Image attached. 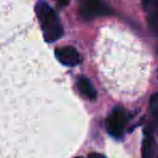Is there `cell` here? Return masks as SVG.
I'll use <instances>...</instances> for the list:
<instances>
[{"mask_svg": "<svg viewBox=\"0 0 158 158\" xmlns=\"http://www.w3.org/2000/svg\"><path fill=\"white\" fill-rule=\"evenodd\" d=\"M35 13L41 25L44 39L48 42H54L63 35V26L55 11L46 2L39 1L35 6Z\"/></svg>", "mask_w": 158, "mask_h": 158, "instance_id": "1", "label": "cell"}, {"mask_svg": "<svg viewBox=\"0 0 158 158\" xmlns=\"http://www.w3.org/2000/svg\"><path fill=\"white\" fill-rule=\"evenodd\" d=\"M127 125V114L122 108H115L112 110L106 118V130L112 137L119 138L124 132Z\"/></svg>", "mask_w": 158, "mask_h": 158, "instance_id": "2", "label": "cell"}, {"mask_svg": "<svg viewBox=\"0 0 158 158\" xmlns=\"http://www.w3.org/2000/svg\"><path fill=\"white\" fill-rule=\"evenodd\" d=\"M80 11L87 19L111 13V9L101 0H80Z\"/></svg>", "mask_w": 158, "mask_h": 158, "instance_id": "3", "label": "cell"}, {"mask_svg": "<svg viewBox=\"0 0 158 158\" xmlns=\"http://www.w3.org/2000/svg\"><path fill=\"white\" fill-rule=\"evenodd\" d=\"M56 53V57L61 64L64 66L73 67L77 66L81 60L80 54L72 46H64V48H59L55 51Z\"/></svg>", "mask_w": 158, "mask_h": 158, "instance_id": "4", "label": "cell"}, {"mask_svg": "<svg viewBox=\"0 0 158 158\" xmlns=\"http://www.w3.org/2000/svg\"><path fill=\"white\" fill-rule=\"evenodd\" d=\"M148 11V24L150 29L158 35V0H148L143 2Z\"/></svg>", "mask_w": 158, "mask_h": 158, "instance_id": "5", "label": "cell"}, {"mask_svg": "<svg viewBox=\"0 0 158 158\" xmlns=\"http://www.w3.org/2000/svg\"><path fill=\"white\" fill-rule=\"evenodd\" d=\"M77 88H79L80 93L84 96L85 98L89 100H94L97 97V92H96L94 85L92 82L86 77H81L77 81Z\"/></svg>", "mask_w": 158, "mask_h": 158, "instance_id": "6", "label": "cell"}, {"mask_svg": "<svg viewBox=\"0 0 158 158\" xmlns=\"http://www.w3.org/2000/svg\"><path fill=\"white\" fill-rule=\"evenodd\" d=\"M156 142L152 135L146 133L142 144V156L143 158H154L156 153Z\"/></svg>", "mask_w": 158, "mask_h": 158, "instance_id": "7", "label": "cell"}, {"mask_svg": "<svg viewBox=\"0 0 158 158\" xmlns=\"http://www.w3.org/2000/svg\"><path fill=\"white\" fill-rule=\"evenodd\" d=\"M150 110L153 115V118L158 124V94L152 96L150 100Z\"/></svg>", "mask_w": 158, "mask_h": 158, "instance_id": "8", "label": "cell"}, {"mask_svg": "<svg viewBox=\"0 0 158 158\" xmlns=\"http://www.w3.org/2000/svg\"><path fill=\"white\" fill-rule=\"evenodd\" d=\"M88 158H106L103 155L97 154V153H92V154L88 155Z\"/></svg>", "mask_w": 158, "mask_h": 158, "instance_id": "9", "label": "cell"}, {"mask_svg": "<svg viewBox=\"0 0 158 158\" xmlns=\"http://www.w3.org/2000/svg\"><path fill=\"white\" fill-rule=\"evenodd\" d=\"M55 1L59 2V3H61V4H68L70 0H55Z\"/></svg>", "mask_w": 158, "mask_h": 158, "instance_id": "10", "label": "cell"}, {"mask_svg": "<svg viewBox=\"0 0 158 158\" xmlns=\"http://www.w3.org/2000/svg\"><path fill=\"white\" fill-rule=\"evenodd\" d=\"M142 1H143V2H145V1H148V0H142Z\"/></svg>", "mask_w": 158, "mask_h": 158, "instance_id": "11", "label": "cell"}, {"mask_svg": "<svg viewBox=\"0 0 158 158\" xmlns=\"http://www.w3.org/2000/svg\"><path fill=\"white\" fill-rule=\"evenodd\" d=\"M75 158H82V157H75Z\"/></svg>", "mask_w": 158, "mask_h": 158, "instance_id": "12", "label": "cell"}]
</instances>
